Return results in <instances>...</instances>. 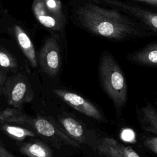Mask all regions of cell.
I'll return each instance as SVG.
<instances>
[{"mask_svg":"<svg viewBox=\"0 0 157 157\" xmlns=\"http://www.w3.org/2000/svg\"><path fill=\"white\" fill-rule=\"evenodd\" d=\"M53 92L73 109L98 121L107 122L103 113L93 103L76 93L61 89H54Z\"/></svg>","mask_w":157,"mask_h":157,"instance_id":"5","label":"cell"},{"mask_svg":"<svg viewBox=\"0 0 157 157\" xmlns=\"http://www.w3.org/2000/svg\"><path fill=\"white\" fill-rule=\"evenodd\" d=\"M99 155L107 157H139L140 155L131 147L121 144L111 137H104L96 147Z\"/></svg>","mask_w":157,"mask_h":157,"instance_id":"7","label":"cell"},{"mask_svg":"<svg viewBox=\"0 0 157 157\" xmlns=\"http://www.w3.org/2000/svg\"><path fill=\"white\" fill-rule=\"evenodd\" d=\"M0 67L13 69L17 67V63L14 59L7 52L0 50Z\"/></svg>","mask_w":157,"mask_h":157,"instance_id":"16","label":"cell"},{"mask_svg":"<svg viewBox=\"0 0 157 157\" xmlns=\"http://www.w3.org/2000/svg\"><path fill=\"white\" fill-rule=\"evenodd\" d=\"M144 144L148 149L157 155V137H150L146 138Z\"/></svg>","mask_w":157,"mask_h":157,"instance_id":"17","label":"cell"},{"mask_svg":"<svg viewBox=\"0 0 157 157\" xmlns=\"http://www.w3.org/2000/svg\"><path fill=\"white\" fill-rule=\"evenodd\" d=\"M31 124L33 126L34 129L40 134L45 137H53L57 136L61 137L63 140L67 144L74 146L79 147V145L75 141L68 138L65 134L56 128L53 124L48 120L44 118H37L33 120Z\"/></svg>","mask_w":157,"mask_h":157,"instance_id":"12","label":"cell"},{"mask_svg":"<svg viewBox=\"0 0 157 157\" xmlns=\"http://www.w3.org/2000/svg\"><path fill=\"white\" fill-rule=\"evenodd\" d=\"M98 70L101 86L112 101L118 118L128 99V85L124 73L114 56L107 51L101 55Z\"/></svg>","mask_w":157,"mask_h":157,"instance_id":"2","label":"cell"},{"mask_svg":"<svg viewBox=\"0 0 157 157\" xmlns=\"http://www.w3.org/2000/svg\"><path fill=\"white\" fill-rule=\"evenodd\" d=\"M6 80L7 75L3 71H0V89L4 86Z\"/></svg>","mask_w":157,"mask_h":157,"instance_id":"21","label":"cell"},{"mask_svg":"<svg viewBox=\"0 0 157 157\" xmlns=\"http://www.w3.org/2000/svg\"><path fill=\"white\" fill-rule=\"evenodd\" d=\"M72 4L74 16L81 26L98 36L119 42L153 34L129 15L96 0H77Z\"/></svg>","mask_w":157,"mask_h":157,"instance_id":"1","label":"cell"},{"mask_svg":"<svg viewBox=\"0 0 157 157\" xmlns=\"http://www.w3.org/2000/svg\"><path fill=\"white\" fill-rule=\"evenodd\" d=\"M132 1L139 2L142 4H146L151 7L157 9V0H132Z\"/></svg>","mask_w":157,"mask_h":157,"instance_id":"20","label":"cell"},{"mask_svg":"<svg viewBox=\"0 0 157 157\" xmlns=\"http://www.w3.org/2000/svg\"><path fill=\"white\" fill-rule=\"evenodd\" d=\"M2 128L9 136L18 140H23L28 137L35 136V134L30 130L16 126L4 124Z\"/></svg>","mask_w":157,"mask_h":157,"instance_id":"15","label":"cell"},{"mask_svg":"<svg viewBox=\"0 0 157 157\" xmlns=\"http://www.w3.org/2000/svg\"><path fill=\"white\" fill-rule=\"evenodd\" d=\"M137 117L142 129L157 135V109L153 105L145 103L138 110Z\"/></svg>","mask_w":157,"mask_h":157,"instance_id":"11","label":"cell"},{"mask_svg":"<svg viewBox=\"0 0 157 157\" xmlns=\"http://www.w3.org/2000/svg\"><path fill=\"white\" fill-rule=\"evenodd\" d=\"M105 6L116 8L144 25L152 33L157 34V12L123 0H96Z\"/></svg>","mask_w":157,"mask_h":157,"instance_id":"4","label":"cell"},{"mask_svg":"<svg viewBox=\"0 0 157 157\" xmlns=\"http://www.w3.org/2000/svg\"><path fill=\"white\" fill-rule=\"evenodd\" d=\"M38 63L43 72L50 77H55L60 67L59 48L54 37L48 38L42 47L38 57Z\"/></svg>","mask_w":157,"mask_h":157,"instance_id":"6","label":"cell"},{"mask_svg":"<svg viewBox=\"0 0 157 157\" xmlns=\"http://www.w3.org/2000/svg\"><path fill=\"white\" fill-rule=\"evenodd\" d=\"M15 155L10 153L0 140V157H13Z\"/></svg>","mask_w":157,"mask_h":157,"instance_id":"19","label":"cell"},{"mask_svg":"<svg viewBox=\"0 0 157 157\" xmlns=\"http://www.w3.org/2000/svg\"><path fill=\"white\" fill-rule=\"evenodd\" d=\"M126 58L129 61L136 64L157 67V41L150 42L129 53Z\"/></svg>","mask_w":157,"mask_h":157,"instance_id":"9","label":"cell"},{"mask_svg":"<svg viewBox=\"0 0 157 157\" xmlns=\"http://www.w3.org/2000/svg\"><path fill=\"white\" fill-rule=\"evenodd\" d=\"M20 152L30 157H51L53 153L51 149L41 142H35L23 145L20 148Z\"/></svg>","mask_w":157,"mask_h":157,"instance_id":"13","label":"cell"},{"mask_svg":"<svg viewBox=\"0 0 157 157\" xmlns=\"http://www.w3.org/2000/svg\"><path fill=\"white\" fill-rule=\"evenodd\" d=\"M7 101L10 105L15 108L20 107L25 102L33 99V91L24 78H17L8 86L7 90Z\"/></svg>","mask_w":157,"mask_h":157,"instance_id":"8","label":"cell"},{"mask_svg":"<svg viewBox=\"0 0 157 157\" xmlns=\"http://www.w3.org/2000/svg\"><path fill=\"white\" fill-rule=\"evenodd\" d=\"M60 121L71 136L76 139L79 142L84 141L83 129L78 121L71 117L62 118L60 120Z\"/></svg>","mask_w":157,"mask_h":157,"instance_id":"14","label":"cell"},{"mask_svg":"<svg viewBox=\"0 0 157 157\" xmlns=\"http://www.w3.org/2000/svg\"><path fill=\"white\" fill-rule=\"evenodd\" d=\"M31 9L37 21L53 31H61L66 17L61 0H34Z\"/></svg>","mask_w":157,"mask_h":157,"instance_id":"3","label":"cell"},{"mask_svg":"<svg viewBox=\"0 0 157 157\" xmlns=\"http://www.w3.org/2000/svg\"><path fill=\"white\" fill-rule=\"evenodd\" d=\"M15 115V113L13 111L5 110L3 112H0V121H9L10 119Z\"/></svg>","mask_w":157,"mask_h":157,"instance_id":"18","label":"cell"},{"mask_svg":"<svg viewBox=\"0 0 157 157\" xmlns=\"http://www.w3.org/2000/svg\"><path fill=\"white\" fill-rule=\"evenodd\" d=\"M12 30L20 48L31 66L34 68L37 67L38 66V59L33 43L28 34L18 24H14L12 26Z\"/></svg>","mask_w":157,"mask_h":157,"instance_id":"10","label":"cell"}]
</instances>
